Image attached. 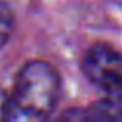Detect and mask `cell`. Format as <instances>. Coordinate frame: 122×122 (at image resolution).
<instances>
[{
	"instance_id": "277c9868",
	"label": "cell",
	"mask_w": 122,
	"mask_h": 122,
	"mask_svg": "<svg viewBox=\"0 0 122 122\" xmlns=\"http://www.w3.org/2000/svg\"><path fill=\"white\" fill-rule=\"evenodd\" d=\"M8 114V94L0 88V121H6Z\"/></svg>"
},
{
	"instance_id": "6da1fadb",
	"label": "cell",
	"mask_w": 122,
	"mask_h": 122,
	"mask_svg": "<svg viewBox=\"0 0 122 122\" xmlns=\"http://www.w3.org/2000/svg\"><path fill=\"white\" fill-rule=\"evenodd\" d=\"M60 97V76L45 60H31L17 73L8 96L6 121H43L54 111Z\"/></svg>"
},
{
	"instance_id": "7a4b0ae2",
	"label": "cell",
	"mask_w": 122,
	"mask_h": 122,
	"mask_svg": "<svg viewBox=\"0 0 122 122\" xmlns=\"http://www.w3.org/2000/svg\"><path fill=\"white\" fill-rule=\"evenodd\" d=\"M82 70L93 85L108 97L122 99V53L110 45L96 43L85 53Z\"/></svg>"
},
{
	"instance_id": "3957f363",
	"label": "cell",
	"mask_w": 122,
	"mask_h": 122,
	"mask_svg": "<svg viewBox=\"0 0 122 122\" xmlns=\"http://www.w3.org/2000/svg\"><path fill=\"white\" fill-rule=\"evenodd\" d=\"M14 30V15L5 2L0 0V48L9 40Z\"/></svg>"
}]
</instances>
